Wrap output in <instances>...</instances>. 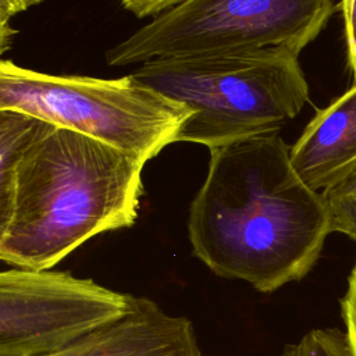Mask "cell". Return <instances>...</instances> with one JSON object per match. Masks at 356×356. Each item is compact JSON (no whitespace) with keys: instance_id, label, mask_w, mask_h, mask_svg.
Returning <instances> with one entry per match:
<instances>
[{"instance_id":"6da1fadb","label":"cell","mask_w":356,"mask_h":356,"mask_svg":"<svg viewBox=\"0 0 356 356\" xmlns=\"http://www.w3.org/2000/svg\"><path fill=\"white\" fill-rule=\"evenodd\" d=\"M278 132L210 149L188 216L193 254L216 275L270 293L302 280L330 231L321 196L291 163Z\"/></svg>"},{"instance_id":"7a4b0ae2","label":"cell","mask_w":356,"mask_h":356,"mask_svg":"<svg viewBox=\"0 0 356 356\" xmlns=\"http://www.w3.org/2000/svg\"><path fill=\"white\" fill-rule=\"evenodd\" d=\"M145 163L47 122L24 153L14 202L0 224V259L49 270L88 239L135 224Z\"/></svg>"},{"instance_id":"3957f363","label":"cell","mask_w":356,"mask_h":356,"mask_svg":"<svg viewBox=\"0 0 356 356\" xmlns=\"http://www.w3.org/2000/svg\"><path fill=\"white\" fill-rule=\"evenodd\" d=\"M299 54L259 49L146 61L131 75L193 114L178 142L209 149L278 132L309 102Z\"/></svg>"},{"instance_id":"277c9868","label":"cell","mask_w":356,"mask_h":356,"mask_svg":"<svg viewBox=\"0 0 356 356\" xmlns=\"http://www.w3.org/2000/svg\"><path fill=\"white\" fill-rule=\"evenodd\" d=\"M0 110L32 114L104 142L145 164L178 142L182 125L193 114L131 74L117 79L51 75L10 60L0 63Z\"/></svg>"},{"instance_id":"5b68a950","label":"cell","mask_w":356,"mask_h":356,"mask_svg":"<svg viewBox=\"0 0 356 356\" xmlns=\"http://www.w3.org/2000/svg\"><path fill=\"white\" fill-rule=\"evenodd\" d=\"M337 8L334 0H182L107 50L106 61L125 67L273 47L299 54Z\"/></svg>"},{"instance_id":"8992f818","label":"cell","mask_w":356,"mask_h":356,"mask_svg":"<svg viewBox=\"0 0 356 356\" xmlns=\"http://www.w3.org/2000/svg\"><path fill=\"white\" fill-rule=\"evenodd\" d=\"M134 296L68 271L0 273V356H47L125 316Z\"/></svg>"},{"instance_id":"52a82bcc","label":"cell","mask_w":356,"mask_h":356,"mask_svg":"<svg viewBox=\"0 0 356 356\" xmlns=\"http://www.w3.org/2000/svg\"><path fill=\"white\" fill-rule=\"evenodd\" d=\"M47 356H202L193 324L134 296L131 310Z\"/></svg>"},{"instance_id":"ba28073f","label":"cell","mask_w":356,"mask_h":356,"mask_svg":"<svg viewBox=\"0 0 356 356\" xmlns=\"http://www.w3.org/2000/svg\"><path fill=\"white\" fill-rule=\"evenodd\" d=\"M289 156L302 181L317 192L356 164V82L316 113Z\"/></svg>"},{"instance_id":"9c48e42d","label":"cell","mask_w":356,"mask_h":356,"mask_svg":"<svg viewBox=\"0 0 356 356\" xmlns=\"http://www.w3.org/2000/svg\"><path fill=\"white\" fill-rule=\"evenodd\" d=\"M47 121L17 110H0V224L11 211L18 164Z\"/></svg>"},{"instance_id":"30bf717a","label":"cell","mask_w":356,"mask_h":356,"mask_svg":"<svg viewBox=\"0 0 356 356\" xmlns=\"http://www.w3.org/2000/svg\"><path fill=\"white\" fill-rule=\"evenodd\" d=\"M321 196L328 213L330 231L345 234L356 242V164L323 189Z\"/></svg>"},{"instance_id":"8fae6325","label":"cell","mask_w":356,"mask_h":356,"mask_svg":"<svg viewBox=\"0 0 356 356\" xmlns=\"http://www.w3.org/2000/svg\"><path fill=\"white\" fill-rule=\"evenodd\" d=\"M282 356H349L346 335L338 328H316L285 345Z\"/></svg>"},{"instance_id":"7c38bea8","label":"cell","mask_w":356,"mask_h":356,"mask_svg":"<svg viewBox=\"0 0 356 356\" xmlns=\"http://www.w3.org/2000/svg\"><path fill=\"white\" fill-rule=\"evenodd\" d=\"M341 314L345 324L349 356H356V263L349 274L346 292L341 299Z\"/></svg>"},{"instance_id":"4fadbf2b","label":"cell","mask_w":356,"mask_h":356,"mask_svg":"<svg viewBox=\"0 0 356 356\" xmlns=\"http://www.w3.org/2000/svg\"><path fill=\"white\" fill-rule=\"evenodd\" d=\"M42 0H0V51L4 53L10 46L13 36L17 33L10 25L13 17L18 13L39 4Z\"/></svg>"},{"instance_id":"5bb4252c","label":"cell","mask_w":356,"mask_h":356,"mask_svg":"<svg viewBox=\"0 0 356 356\" xmlns=\"http://www.w3.org/2000/svg\"><path fill=\"white\" fill-rule=\"evenodd\" d=\"M339 8L345 24L348 65L356 82V0H341Z\"/></svg>"},{"instance_id":"9a60e30c","label":"cell","mask_w":356,"mask_h":356,"mask_svg":"<svg viewBox=\"0 0 356 356\" xmlns=\"http://www.w3.org/2000/svg\"><path fill=\"white\" fill-rule=\"evenodd\" d=\"M182 0H120L122 8L132 13L136 18L156 17L163 11L177 6Z\"/></svg>"}]
</instances>
